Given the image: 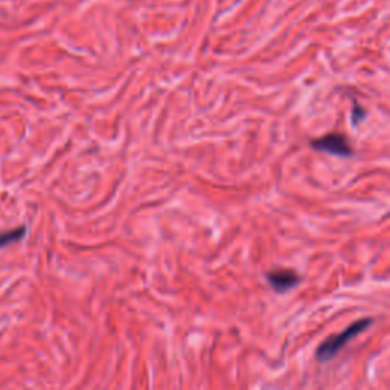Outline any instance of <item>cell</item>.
<instances>
[{"label": "cell", "mask_w": 390, "mask_h": 390, "mask_svg": "<svg viewBox=\"0 0 390 390\" xmlns=\"http://www.w3.org/2000/svg\"><path fill=\"white\" fill-rule=\"evenodd\" d=\"M363 118H364V112L360 107H358V105H355V110H354V114H352L354 124H358Z\"/></svg>", "instance_id": "5b68a950"}, {"label": "cell", "mask_w": 390, "mask_h": 390, "mask_svg": "<svg viewBox=\"0 0 390 390\" xmlns=\"http://www.w3.org/2000/svg\"><path fill=\"white\" fill-rule=\"evenodd\" d=\"M267 281L276 293H287L300 282V278L293 270H275L267 275Z\"/></svg>", "instance_id": "3957f363"}, {"label": "cell", "mask_w": 390, "mask_h": 390, "mask_svg": "<svg viewBox=\"0 0 390 390\" xmlns=\"http://www.w3.org/2000/svg\"><path fill=\"white\" fill-rule=\"evenodd\" d=\"M311 146L318 151H323L339 157H351L354 154L350 142H347V139L340 133H331L323 136V138L314 139L311 141Z\"/></svg>", "instance_id": "7a4b0ae2"}, {"label": "cell", "mask_w": 390, "mask_h": 390, "mask_svg": "<svg viewBox=\"0 0 390 390\" xmlns=\"http://www.w3.org/2000/svg\"><path fill=\"white\" fill-rule=\"evenodd\" d=\"M372 323H374L372 319H360V320H357L352 325L347 326V328L343 330L342 332L328 337V339H326L319 346L318 358L322 363L332 360V358L342 351V347H345L347 345V342H351L352 339H355L358 334L366 331Z\"/></svg>", "instance_id": "6da1fadb"}, {"label": "cell", "mask_w": 390, "mask_h": 390, "mask_svg": "<svg viewBox=\"0 0 390 390\" xmlns=\"http://www.w3.org/2000/svg\"><path fill=\"white\" fill-rule=\"evenodd\" d=\"M26 235V227H18L14 230H9L6 234H0V249L13 244L16 241H20Z\"/></svg>", "instance_id": "277c9868"}]
</instances>
